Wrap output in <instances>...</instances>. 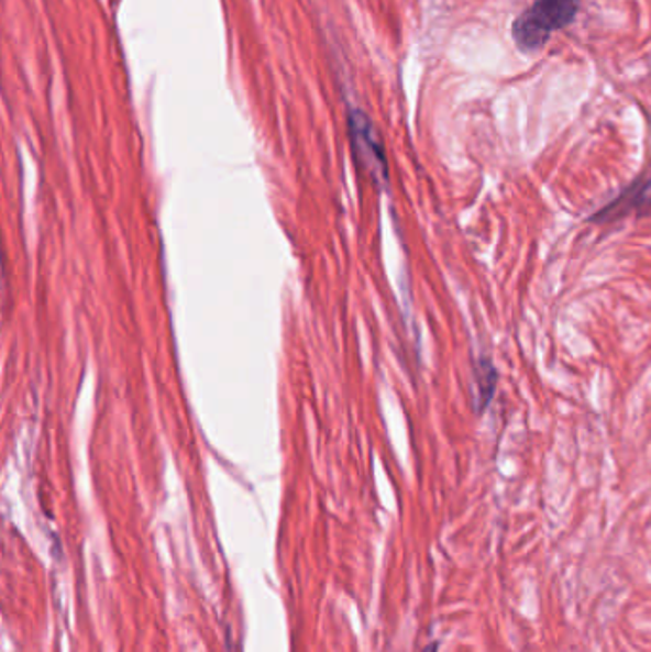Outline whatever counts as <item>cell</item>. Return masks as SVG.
<instances>
[{"label":"cell","instance_id":"1","mask_svg":"<svg viewBox=\"0 0 651 652\" xmlns=\"http://www.w3.org/2000/svg\"><path fill=\"white\" fill-rule=\"evenodd\" d=\"M581 0H536L516 18L512 36L523 52L543 48L554 31L564 30L580 14Z\"/></svg>","mask_w":651,"mask_h":652},{"label":"cell","instance_id":"4","mask_svg":"<svg viewBox=\"0 0 651 652\" xmlns=\"http://www.w3.org/2000/svg\"><path fill=\"white\" fill-rule=\"evenodd\" d=\"M435 649H438V647L430 645V647H428L427 651H424V652H435Z\"/></svg>","mask_w":651,"mask_h":652},{"label":"cell","instance_id":"2","mask_svg":"<svg viewBox=\"0 0 651 652\" xmlns=\"http://www.w3.org/2000/svg\"><path fill=\"white\" fill-rule=\"evenodd\" d=\"M350 132H352L355 153L362 155L371 168L384 174L386 165H384L383 145H380V140H378L377 132L373 129L369 119L360 111H354L350 115Z\"/></svg>","mask_w":651,"mask_h":652},{"label":"cell","instance_id":"3","mask_svg":"<svg viewBox=\"0 0 651 652\" xmlns=\"http://www.w3.org/2000/svg\"><path fill=\"white\" fill-rule=\"evenodd\" d=\"M493 387H495V368H493L492 363L482 361L478 371L479 402H482V407H485L492 399Z\"/></svg>","mask_w":651,"mask_h":652}]
</instances>
